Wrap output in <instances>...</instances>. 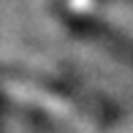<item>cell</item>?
<instances>
[{
	"label": "cell",
	"instance_id": "cell-1",
	"mask_svg": "<svg viewBox=\"0 0 133 133\" xmlns=\"http://www.w3.org/2000/svg\"><path fill=\"white\" fill-rule=\"evenodd\" d=\"M63 25L74 35L87 38V41H92V44L103 46L106 52H111V54H117V57L133 63V38L125 35L122 30L106 25L101 16H74V19H63Z\"/></svg>",
	"mask_w": 133,
	"mask_h": 133
}]
</instances>
